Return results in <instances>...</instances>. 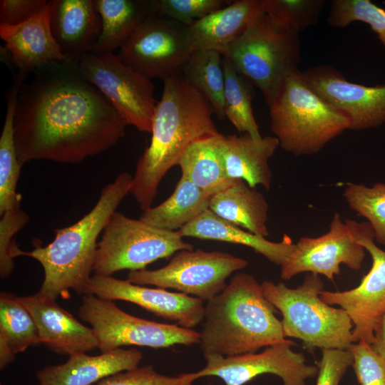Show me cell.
I'll return each mask as SVG.
<instances>
[{"label": "cell", "mask_w": 385, "mask_h": 385, "mask_svg": "<svg viewBox=\"0 0 385 385\" xmlns=\"http://www.w3.org/2000/svg\"><path fill=\"white\" fill-rule=\"evenodd\" d=\"M78 314L94 331L102 353L127 345L161 349L200 342L196 331L130 315L113 301L90 294L83 295Z\"/></svg>", "instance_id": "9c48e42d"}, {"label": "cell", "mask_w": 385, "mask_h": 385, "mask_svg": "<svg viewBox=\"0 0 385 385\" xmlns=\"http://www.w3.org/2000/svg\"><path fill=\"white\" fill-rule=\"evenodd\" d=\"M33 73L19 89L14 119L22 166L36 160L80 163L124 137L128 125L76 61L53 62Z\"/></svg>", "instance_id": "6da1fadb"}, {"label": "cell", "mask_w": 385, "mask_h": 385, "mask_svg": "<svg viewBox=\"0 0 385 385\" xmlns=\"http://www.w3.org/2000/svg\"><path fill=\"white\" fill-rule=\"evenodd\" d=\"M209 209L223 220L265 237L269 206L264 195L244 180L236 179L211 197Z\"/></svg>", "instance_id": "d4e9b609"}, {"label": "cell", "mask_w": 385, "mask_h": 385, "mask_svg": "<svg viewBox=\"0 0 385 385\" xmlns=\"http://www.w3.org/2000/svg\"><path fill=\"white\" fill-rule=\"evenodd\" d=\"M269 108L274 137L295 156L319 152L350 126L346 115L317 93L299 71L285 79Z\"/></svg>", "instance_id": "5b68a950"}, {"label": "cell", "mask_w": 385, "mask_h": 385, "mask_svg": "<svg viewBox=\"0 0 385 385\" xmlns=\"http://www.w3.org/2000/svg\"><path fill=\"white\" fill-rule=\"evenodd\" d=\"M197 379L195 372L168 376L148 365L113 374L93 385H193Z\"/></svg>", "instance_id": "8d00e7d4"}, {"label": "cell", "mask_w": 385, "mask_h": 385, "mask_svg": "<svg viewBox=\"0 0 385 385\" xmlns=\"http://www.w3.org/2000/svg\"><path fill=\"white\" fill-rule=\"evenodd\" d=\"M212 197L182 174L173 194L144 210L139 219L158 228L179 230L209 209Z\"/></svg>", "instance_id": "83f0119b"}, {"label": "cell", "mask_w": 385, "mask_h": 385, "mask_svg": "<svg viewBox=\"0 0 385 385\" xmlns=\"http://www.w3.org/2000/svg\"><path fill=\"white\" fill-rule=\"evenodd\" d=\"M247 264L246 260L224 252L183 250L160 269L130 271L127 280L143 286L173 289L208 301L223 291L226 279L233 272Z\"/></svg>", "instance_id": "30bf717a"}, {"label": "cell", "mask_w": 385, "mask_h": 385, "mask_svg": "<svg viewBox=\"0 0 385 385\" xmlns=\"http://www.w3.org/2000/svg\"><path fill=\"white\" fill-rule=\"evenodd\" d=\"M264 12L262 0H236L188 26L192 51H214L223 56Z\"/></svg>", "instance_id": "7402d4cb"}, {"label": "cell", "mask_w": 385, "mask_h": 385, "mask_svg": "<svg viewBox=\"0 0 385 385\" xmlns=\"http://www.w3.org/2000/svg\"><path fill=\"white\" fill-rule=\"evenodd\" d=\"M192 52L188 26L152 14L120 48L121 60L148 78H165L180 73Z\"/></svg>", "instance_id": "4fadbf2b"}, {"label": "cell", "mask_w": 385, "mask_h": 385, "mask_svg": "<svg viewBox=\"0 0 385 385\" xmlns=\"http://www.w3.org/2000/svg\"><path fill=\"white\" fill-rule=\"evenodd\" d=\"M207 385H211V384H207Z\"/></svg>", "instance_id": "7bdbcfd3"}, {"label": "cell", "mask_w": 385, "mask_h": 385, "mask_svg": "<svg viewBox=\"0 0 385 385\" xmlns=\"http://www.w3.org/2000/svg\"><path fill=\"white\" fill-rule=\"evenodd\" d=\"M294 345L286 339L266 346L260 353L207 355L205 366L195 375L197 379L217 376L225 385H243L260 375L272 374L280 377L283 385H305L306 379L317 375L318 368L307 364L302 353L294 351Z\"/></svg>", "instance_id": "5bb4252c"}, {"label": "cell", "mask_w": 385, "mask_h": 385, "mask_svg": "<svg viewBox=\"0 0 385 385\" xmlns=\"http://www.w3.org/2000/svg\"><path fill=\"white\" fill-rule=\"evenodd\" d=\"M278 145L274 136L256 139L247 133L225 135L222 155L227 176L241 179L252 188L260 185L269 190L272 177L269 160Z\"/></svg>", "instance_id": "603a6c76"}, {"label": "cell", "mask_w": 385, "mask_h": 385, "mask_svg": "<svg viewBox=\"0 0 385 385\" xmlns=\"http://www.w3.org/2000/svg\"><path fill=\"white\" fill-rule=\"evenodd\" d=\"M19 299L33 316L41 344L51 351L71 356L98 348L93 329L78 322L55 299L39 292Z\"/></svg>", "instance_id": "ac0fdd59"}, {"label": "cell", "mask_w": 385, "mask_h": 385, "mask_svg": "<svg viewBox=\"0 0 385 385\" xmlns=\"http://www.w3.org/2000/svg\"><path fill=\"white\" fill-rule=\"evenodd\" d=\"M86 80L109 101L128 125L151 133L158 101L151 79L127 66L118 54L86 53L77 61Z\"/></svg>", "instance_id": "8fae6325"}, {"label": "cell", "mask_w": 385, "mask_h": 385, "mask_svg": "<svg viewBox=\"0 0 385 385\" xmlns=\"http://www.w3.org/2000/svg\"><path fill=\"white\" fill-rule=\"evenodd\" d=\"M352 363L353 356L349 349H322V359L317 367V385H339Z\"/></svg>", "instance_id": "ab89813d"}, {"label": "cell", "mask_w": 385, "mask_h": 385, "mask_svg": "<svg viewBox=\"0 0 385 385\" xmlns=\"http://www.w3.org/2000/svg\"><path fill=\"white\" fill-rule=\"evenodd\" d=\"M178 230L155 227L115 212L105 227L93 267L94 274L111 276L123 270L145 269L149 264L178 251L192 250Z\"/></svg>", "instance_id": "ba28073f"}, {"label": "cell", "mask_w": 385, "mask_h": 385, "mask_svg": "<svg viewBox=\"0 0 385 385\" xmlns=\"http://www.w3.org/2000/svg\"><path fill=\"white\" fill-rule=\"evenodd\" d=\"M372 349L385 358V313L378 320L374 328V342Z\"/></svg>", "instance_id": "b9f144b4"}, {"label": "cell", "mask_w": 385, "mask_h": 385, "mask_svg": "<svg viewBox=\"0 0 385 385\" xmlns=\"http://www.w3.org/2000/svg\"><path fill=\"white\" fill-rule=\"evenodd\" d=\"M101 31L91 53H109L120 48L139 26L155 14L153 0H95Z\"/></svg>", "instance_id": "484cf974"}, {"label": "cell", "mask_w": 385, "mask_h": 385, "mask_svg": "<svg viewBox=\"0 0 385 385\" xmlns=\"http://www.w3.org/2000/svg\"><path fill=\"white\" fill-rule=\"evenodd\" d=\"M265 298L282 315L284 337L302 340L305 348L348 349L353 344V323L346 311L320 298L324 284L318 274L308 273L296 288L264 281Z\"/></svg>", "instance_id": "8992f818"}, {"label": "cell", "mask_w": 385, "mask_h": 385, "mask_svg": "<svg viewBox=\"0 0 385 385\" xmlns=\"http://www.w3.org/2000/svg\"><path fill=\"white\" fill-rule=\"evenodd\" d=\"M275 307L250 274L237 272L205 306L200 347L204 356L253 353L286 340Z\"/></svg>", "instance_id": "277c9868"}, {"label": "cell", "mask_w": 385, "mask_h": 385, "mask_svg": "<svg viewBox=\"0 0 385 385\" xmlns=\"http://www.w3.org/2000/svg\"><path fill=\"white\" fill-rule=\"evenodd\" d=\"M221 54L214 51H192L180 73L210 103L220 120L224 111L225 76Z\"/></svg>", "instance_id": "f546056e"}, {"label": "cell", "mask_w": 385, "mask_h": 385, "mask_svg": "<svg viewBox=\"0 0 385 385\" xmlns=\"http://www.w3.org/2000/svg\"><path fill=\"white\" fill-rule=\"evenodd\" d=\"M183 237L217 240L251 247L269 261L281 265L292 252L294 244L288 237L271 242L235 225L213 213L210 209L178 230Z\"/></svg>", "instance_id": "cb8c5ba5"}, {"label": "cell", "mask_w": 385, "mask_h": 385, "mask_svg": "<svg viewBox=\"0 0 385 385\" xmlns=\"http://www.w3.org/2000/svg\"><path fill=\"white\" fill-rule=\"evenodd\" d=\"M223 0H153L155 14L186 26L222 8Z\"/></svg>", "instance_id": "d590c367"}, {"label": "cell", "mask_w": 385, "mask_h": 385, "mask_svg": "<svg viewBox=\"0 0 385 385\" xmlns=\"http://www.w3.org/2000/svg\"><path fill=\"white\" fill-rule=\"evenodd\" d=\"M141 352L119 348L89 356L80 353L69 356L63 364L48 365L38 371V385H93L113 374L138 366Z\"/></svg>", "instance_id": "44dd1931"}, {"label": "cell", "mask_w": 385, "mask_h": 385, "mask_svg": "<svg viewBox=\"0 0 385 385\" xmlns=\"http://www.w3.org/2000/svg\"><path fill=\"white\" fill-rule=\"evenodd\" d=\"M53 36L62 53L77 61L91 52L101 31L95 0H50Z\"/></svg>", "instance_id": "ffe728a7"}, {"label": "cell", "mask_w": 385, "mask_h": 385, "mask_svg": "<svg viewBox=\"0 0 385 385\" xmlns=\"http://www.w3.org/2000/svg\"><path fill=\"white\" fill-rule=\"evenodd\" d=\"M1 385H2V384H1Z\"/></svg>", "instance_id": "ee69618b"}, {"label": "cell", "mask_w": 385, "mask_h": 385, "mask_svg": "<svg viewBox=\"0 0 385 385\" xmlns=\"http://www.w3.org/2000/svg\"><path fill=\"white\" fill-rule=\"evenodd\" d=\"M163 81L153 119L150 145L138 160L130 193L143 211L151 207L159 185L188 146L205 135L219 133L208 100L181 73Z\"/></svg>", "instance_id": "7a4b0ae2"}, {"label": "cell", "mask_w": 385, "mask_h": 385, "mask_svg": "<svg viewBox=\"0 0 385 385\" xmlns=\"http://www.w3.org/2000/svg\"><path fill=\"white\" fill-rule=\"evenodd\" d=\"M225 76L224 111L238 132L259 139L262 135L253 115L254 86L239 74L231 63L222 57Z\"/></svg>", "instance_id": "4dcf8cb0"}, {"label": "cell", "mask_w": 385, "mask_h": 385, "mask_svg": "<svg viewBox=\"0 0 385 385\" xmlns=\"http://www.w3.org/2000/svg\"><path fill=\"white\" fill-rule=\"evenodd\" d=\"M302 73L317 93L346 115L349 130L385 124V85L366 86L350 82L330 66H317Z\"/></svg>", "instance_id": "2e32d148"}, {"label": "cell", "mask_w": 385, "mask_h": 385, "mask_svg": "<svg viewBox=\"0 0 385 385\" xmlns=\"http://www.w3.org/2000/svg\"><path fill=\"white\" fill-rule=\"evenodd\" d=\"M51 4L28 21L15 26L0 24V37L19 72L28 75L48 63L67 60L51 29Z\"/></svg>", "instance_id": "d6986e66"}, {"label": "cell", "mask_w": 385, "mask_h": 385, "mask_svg": "<svg viewBox=\"0 0 385 385\" xmlns=\"http://www.w3.org/2000/svg\"><path fill=\"white\" fill-rule=\"evenodd\" d=\"M353 367L360 385H385V358L364 341L351 344Z\"/></svg>", "instance_id": "f35d334b"}, {"label": "cell", "mask_w": 385, "mask_h": 385, "mask_svg": "<svg viewBox=\"0 0 385 385\" xmlns=\"http://www.w3.org/2000/svg\"><path fill=\"white\" fill-rule=\"evenodd\" d=\"M93 294L111 301L122 300L135 304L182 327L191 329L203 321V301L181 292L163 288H148L111 276H91L85 294Z\"/></svg>", "instance_id": "e0dca14e"}, {"label": "cell", "mask_w": 385, "mask_h": 385, "mask_svg": "<svg viewBox=\"0 0 385 385\" xmlns=\"http://www.w3.org/2000/svg\"><path fill=\"white\" fill-rule=\"evenodd\" d=\"M224 137L217 133L195 140L185 150L178 164L183 175L212 195L235 181L227 176L225 168Z\"/></svg>", "instance_id": "4316f807"}, {"label": "cell", "mask_w": 385, "mask_h": 385, "mask_svg": "<svg viewBox=\"0 0 385 385\" xmlns=\"http://www.w3.org/2000/svg\"><path fill=\"white\" fill-rule=\"evenodd\" d=\"M0 276L6 278L13 272L15 264L11 252L16 244L14 236L28 223L29 216L21 204L0 215Z\"/></svg>", "instance_id": "74e56055"}, {"label": "cell", "mask_w": 385, "mask_h": 385, "mask_svg": "<svg viewBox=\"0 0 385 385\" xmlns=\"http://www.w3.org/2000/svg\"><path fill=\"white\" fill-rule=\"evenodd\" d=\"M26 77L19 72L14 73L6 93V113L0 137V215L21 203L16 188L22 165L15 144L14 119L19 91Z\"/></svg>", "instance_id": "f1b7e54d"}, {"label": "cell", "mask_w": 385, "mask_h": 385, "mask_svg": "<svg viewBox=\"0 0 385 385\" xmlns=\"http://www.w3.org/2000/svg\"><path fill=\"white\" fill-rule=\"evenodd\" d=\"M324 4V0H262L265 13L298 32L317 23Z\"/></svg>", "instance_id": "e575fe53"}, {"label": "cell", "mask_w": 385, "mask_h": 385, "mask_svg": "<svg viewBox=\"0 0 385 385\" xmlns=\"http://www.w3.org/2000/svg\"><path fill=\"white\" fill-rule=\"evenodd\" d=\"M133 175L120 173L105 185L94 207L74 224L54 230L53 240L45 247L24 251L18 245L12 256H26L38 261L44 272L39 293L52 299H67L70 290L86 294L101 235L113 214L130 193Z\"/></svg>", "instance_id": "3957f363"}, {"label": "cell", "mask_w": 385, "mask_h": 385, "mask_svg": "<svg viewBox=\"0 0 385 385\" xmlns=\"http://www.w3.org/2000/svg\"><path fill=\"white\" fill-rule=\"evenodd\" d=\"M327 21L336 28L355 21L367 24L385 46V10L369 0H333Z\"/></svg>", "instance_id": "836d02e7"}, {"label": "cell", "mask_w": 385, "mask_h": 385, "mask_svg": "<svg viewBox=\"0 0 385 385\" xmlns=\"http://www.w3.org/2000/svg\"><path fill=\"white\" fill-rule=\"evenodd\" d=\"M365 257V249L356 241L345 221L335 213L327 233L317 237H303L280 265V277L288 280L302 272L325 276L332 280L340 273V265L358 270Z\"/></svg>", "instance_id": "9a60e30c"}, {"label": "cell", "mask_w": 385, "mask_h": 385, "mask_svg": "<svg viewBox=\"0 0 385 385\" xmlns=\"http://www.w3.org/2000/svg\"><path fill=\"white\" fill-rule=\"evenodd\" d=\"M344 221L356 241L371 255L372 265L357 287L342 292L322 290L320 298L348 314L354 325L353 343L362 340L371 345L375 326L385 313V251L375 245L373 230L367 222Z\"/></svg>", "instance_id": "7c38bea8"}, {"label": "cell", "mask_w": 385, "mask_h": 385, "mask_svg": "<svg viewBox=\"0 0 385 385\" xmlns=\"http://www.w3.org/2000/svg\"><path fill=\"white\" fill-rule=\"evenodd\" d=\"M0 342L16 354L41 344L35 320L19 297L0 294Z\"/></svg>", "instance_id": "1f68e13d"}, {"label": "cell", "mask_w": 385, "mask_h": 385, "mask_svg": "<svg viewBox=\"0 0 385 385\" xmlns=\"http://www.w3.org/2000/svg\"><path fill=\"white\" fill-rule=\"evenodd\" d=\"M47 0H1L0 24L15 26L24 23L39 12Z\"/></svg>", "instance_id": "60d3db41"}, {"label": "cell", "mask_w": 385, "mask_h": 385, "mask_svg": "<svg viewBox=\"0 0 385 385\" xmlns=\"http://www.w3.org/2000/svg\"><path fill=\"white\" fill-rule=\"evenodd\" d=\"M298 33L264 11L222 56L262 92L268 106L285 79L299 71L301 42Z\"/></svg>", "instance_id": "52a82bcc"}, {"label": "cell", "mask_w": 385, "mask_h": 385, "mask_svg": "<svg viewBox=\"0 0 385 385\" xmlns=\"http://www.w3.org/2000/svg\"><path fill=\"white\" fill-rule=\"evenodd\" d=\"M343 195L349 207L367 220L374 240L385 245V184L348 183Z\"/></svg>", "instance_id": "d6a6232c"}]
</instances>
